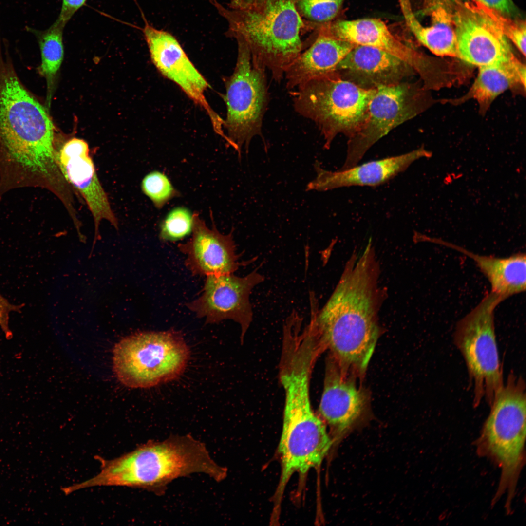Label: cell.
I'll use <instances>...</instances> for the list:
<instances>
[{
  "label": "cell",
  "mask_w": 526,
  "mask_h": 526,
  "mask_svg": "<svg viewBox=\"0 0 526 526\" xmlns=\"http://www.w3.org/2000/svg\"><path fill=\"white\" fill-rule=\"evenodd\" d=\"M0 39V171L14 187L50 188L63 179V144L48 109L22 83Z\"/></svg>",
  "instance_id": "cell-1"
},
{
  "label": "cell",
  "mask_w": 526,
  "mask_h": 526,
  "mask_svg": "<svg viewBox=\"0 0 526 526\" xmlns=\"http://www.w3.org/2000/svg\"><path fill=\"white\" fill-rule=\"evenodd\" d=\"M379 268L374 249L367 246L347 263L325 305L312 301L308 325L328 349L341 371L362 374L379 335L378 313L384 293L378 284Z\"/></svg>",
  "instance_id": "cell-2"
},
{
  "label": "cell",
  "mask_w": 526,
  "mask_h": 526,
  "mask_svg": "<svg viewBox=\"0 0 526 526\" xmlns=\"http://www.w3.org/2000/svg\"><path fill=\"white\" fill-rule=\"evenodd\" d=\"M98 460L101 470L87 480L89 487L124 486L160 495L178 478L199 473L220 482L227 473L211 458L205 445L189 435L150 440L116 458Z\"/></svg>",
  "instance_id": "cell-3"
},
{
  "label": "cell",
  "mask_w": 526,
  "mask_h": 526,
  "mask_svg": "<svg viewBox=\"0 0 526 526\" xmlns=\"http://www.w3.org/2000/svg\"><path fill=\"white\" fill-rule=\"evenodd\" d=\"M211 1L228 23L226 34L242 38L253 63L268 69L275 80H280L302 48L300 34L305 24L296 0H266L252 10L225 8L216 0Z\"/></svg>",
  "instance_id": "cell-4"
},
{
  "label": "cell",
  "mask_w": 526,
  "mask_h": 526,
  "mask_svg": "<svg viewBox=\"0 0 526 526\" xmlns=\"http://www.w3.org/2000/svg\"><path fill=\"white\" fill-rule=\"evenodd\" d=\"M523 379L513 373L495 394L490 411L478 440L480 454L487 456L501 470L495 503L507 495L505 507L509 510L525 460L526 440V386Z\"/></svg>",
  "instance_id": "cell-5"
},
{
  "label": "cell",
  "mask_w": 526,
  "mask_h": 526,
  "mask_svg": "<svg viewBox=\"0 0 526 526\" xmlns=\"http://www.w3.org/2000/svg\"><path fill=\"white\" fill-rule=\"evenodd\" d=\"M282 432L278 446L282 470L275 499L281 501L291 476L303 475L319 466L332 445L325 424L314 412L309 384L301 379L287 382Z\"/></svg>",
  "instance_id": "cell-6"
},
{
  "label": "cell",
  "mask_w": 526,
  "mask_h": 526,
  "mask_svg": "<svg viewBox=\"0 0 526 526\" xmlns=\"http://www.w3.org/2000/svg\"><path fill=\"white\" fill-rule=\"evenodd\" d=\"M376 91L343 79L337 72L312 79L293 93L296 111L315 122L329 149L338 134L353 136L360 128Z\"/></svg>",
  "instance_id": "cell-7"
},
{
  "label": "cell",
  "mask_w": 526,
  "mask_h": 526,
  "mask_svg": "<svg viewBox=\"0 0 526 526\" xmlns=\"http://www.w3.org/2000/svg\"><path fill=\"white\" fill-rule=\"evenodd\" d=\"M189 356V349L178 331L139 332L116 344L113 369L124 385L149 388L178 378Z\"/></svg>",
  "instance_id": "cell-8"
},
{
  "label": "cell",
  "mask_w": 526,
  "mask_h": 526,
  "mask_svg": "<svg viewBox=\"0 0 526 526\" xmlns=\"http://www.w3.org/2000/svg\"><path fill=\"white\" fill-rule=\"evenodd\" d=\"M505 299L490 291L456 325L454 343L465 360L473 386V405L489 406L504 384L497 347L494 311Z\"/></svg>",
  "instance_id": "cell-9"
},
{
  "label": "cell",
  "mask_w": 526,
  "mask_h": 526,
  "mask_svg": "<svg viewBox=\"0 0 526 526\" xmlns=\"http://www.w3.org/2000/svg\"><path fill=\"white\" fill-rule=\"evenodd\" d=\"M238 44L237 62L232 75L225 82L224 97L226 117L223 128L232 146L241 157L244 144L248 152L252 138L262 137V126L267 103L265 69L254 64L246 43L235 38Z\"/></svg>",
  "instance_id": "cell-10"
},
{
  "label": "cell",
  "mask_w": 526,
  "mask_h": 526,
  "mask_svg": "<svg viewBox=\"0 0 526 526\" xmlns=\"http://www.w3.org/2000/svg\"><path fill=\"white\" fill-rule=\"evenodd\" d=\"M421 96L417 87L409 83L378 87L369 103L364 122L348 138L346 157L340 169L357 165L380 138L417 115L422 109Z\"/></svg>",
  "instance_id": "cell-11"
},
{
  "label": "cell",
  "mask_w": 526,
  "mask_h": 526,
  "mask_svg": "<svg viewBox=\"0 0 526 526\" xmlns=\"http://www.w3.org/2000/svg\"><path fill=\"white\" fill-rule=\"evenodd\" d=\"M256 268L246 276L233 274L206 276L200 296L187 304L198 318L207 323L232 319L241 328V340L253 319L250 295L253 288L263 282V276Z\"/></svg>",
  "instance_id": "cell-12"
},
{
  "label": "cell",
  "mask_w": 526,
  "mask_h": 526,
  "mask_svg": "<svg viewBox=\"0 0 526 526\" xmlns=\"http://www.w3.org/2000/svg\"><path fill=\"white\" fill-rule=\"evenodd\" d=\"M142 32L151 60L165 77L174 82L208 116L214 131L223 138L224 120L212 109L205 94L207 81L190 60L178 40L170 33L155 28L143 17Z\"/></svg>",
  "instance_id": "cell-13"
},
{
  "label": "cell",
  "mask_w": 526,
  "mask_h": 526,
  "mask_svg": "<svg viewBox=\"0 0 526 526\" xmlns=\"http://www.w3.org/2000/svg\"><path fill=\"white\" fill-rule=\"evenodd\" d=\"M457 56L479 67L514 56L507 38L476 1L460 4L453 12Z\"/></svg>",
  "instance_id": "cell-14"
},
{
  "label": "cell",
  "mask_w": 526,
  "mask_h": 526,
  "mask_svg": "<svg viewBox=\"0 0 526 526\" xmlns=\"http://www.w3.org/2000/svg\"><path fill=\"white\" fill-rule=\"evenodd\" d=\"M89 151L85 140L71 138L62 144L58 160L65 178L86 204L93 216L95 229L93 249L96 240L101 238L99 233L101 222L106 220L116 229L118 222L100 182Z\"/></svg>",
  "instance_id": "cell-15"
},
{
  "label": "cell",
  "mask_w": 526,
  "mask_h": 526,
  "mask_svg": "<svg viewBox=\"0 0 526 526\" xmlns=\"http://www.w3.org/2000/svg\"><path fill=\"white\" fill-rule=\"evenodd\" d=\"M192 237L179 244V250L186 256L185 265L193 275L233 274L242 263L236 252L232 230L221 234L213 223L210 229L198 213L193 214Z\"/></svg>",
  "instance_id": "cell-16"
},
{
  "label": "cell",
  "mask_w": 526,
  "mask_h": 526,
  "mask_svg": "<svg viewBox=\"0 0 526 526\" xmlns=\"http://www.w3.org/2000/svg\"><path fill=\"white\" fill-rule=\"evenodd\" d=\"M318 27L319 30L336 38L393 55L408 63L424 80L428 77L429 65L425 56L396 38L379 19L332 20Z\"/></svg>",
  "instance_id": "cell-17"
},
{
  "label": "cell",
  "mask_w": 526,
  "mask_h": 526,
  "mask_svg": "<svg viewBox=\"0 0 526 526\" xmlns=\"http://www.w3.org/2000/svg\"><path fill=\"white\" fill-rule=\"evenodd\" d=\"M432 156V152L422 147L401 155L357 164L335 171L322 169L319 163L316 161L314 168L317 175L307 184L306 191H325L351 186H379L405 171L415 160Z\"/></svg>",
  "instance_id": "cell-18"
},
{
  "label": "cell",
  "mask_w": 526,
  "mask_h": 526,
  "mask_svg": "<svg viewBox=\"0 0 526 526\" xmlns=\"http://www.w3.org/2000/svg\"><path fill=\"white\" fill-rule=\"evenodd\" d=\"M366 390L358 388L330 357L326 365L323 391L320 401V418L333 431L342 432L363 415L369 405Z\"/></svg>",
  "instance_id": "cell-19"
},
{
  "label": "cell",
  "mask_w": 526,
  "mask_h": 526,
  "mask_svg": "<svg viewBox=\"0 0 526 526\" xmlns=\"http://www.w3.org/2000/svg\"><path fill=\"white\" fill-rule=\"evenodd\" d=\"M413 69L388 52L356 45L340 61L336 72L344 79L367 89L397 84Z\"/></svg>",
  "instance_id": "cell-20"
},
{
  "label": "cell",
  "mask_w": 526,
  "mask_h": 526,
  "mask_svg": "<svg viewBox=\"0 0 526 526\" xmlns=\"http://www.w3.org/2000/svg\"><path fill=\"white\" fill-rule=\"evenodd\" d=\"M356 45L319 30L311 46L301 53L285 71L288 89L336 72L340 61Z\"/></svg>",
  "instance_id": "cell-21"
},
{
  "label": "cell",
  "mask_w": 526,
  "mask_h": 526,
  "mask_svg": "<svg viewBox=\"0 0 526 526\" xmlns=\"http://www.w3.org/2000/svg\"><path fill=\"white\" fill-rule=\"evenodd\" d=\"M398 1L406 24L423 45L438 56H457L453 12L445 2H433L430 24L423 25L413 12L410 0Z\"/></svg>",
  "instance_id": "cell-22"
},
{
  "label": "cell",
  "mask_w": 526,
  "mask_h": 526,
  "mask_svg": "<svg viewBox=\"0 0 526 526\" xmlns=\"http://www.w3.org/2000/svg\"><path fill=\"white\" fill-rule=\"evenodd\" d=\"M431 241L453 249L471 259L489 281L491 291L505 300L525 291V253H518L507 257L499 258L474 254L461 246L438 239H432Z\"/></svg>",
  "instance_id": "cell-23"
},
{
  "label": "cell",
  "mask_w": 526,
  "mask_h": 526,
  "mask_svg": "<svg viewBox=\"0 0 526 526\" xmlns=\"http://www.w3.org/2000/svg\"><path fill=\"white\" fill-rule=\"evenodd\" d=\"M479 68L468 97L475 99L483 110L512 87L518 84L525 89L526 67L515 56L506 61Z\"/></svg>",
  "instance_id": "cell-24"
},
{
  "label": "cell",
  "mask_w": 526,
  "mask_h": 526,
  "mask_svg": "<svg viewBox=\"0 0 526 526\" xmlns=\"http://www.w3.org/2000/svg\"><path fill=\"white\" fill-rule=\"evenodd\" d=\"M65 24L58 19L47 29L41 30L26 27L36 38L40 49L41 63L38 71L46 80L45 106L49 110L55 89L56 79L64 56L63 31Z\"/></svg>",
  "instance_id": "cell-25"
},
{
  "label": "cell",
  "mask_w": 526,
  "mask_h": 526,
  "mask_svg": "<svg viewBox=\"0 0 526 526\" xmlns=\"http://www.w3.org/2000/svg\"><path fill=\"white\" fill-rule=\"evenodd\" d=\"M193 214L187 208L177 207L172 209L162 222L159 237L164 241L175 242L192 233Z\"/></svg>",
  "instance_id": "cell-26"
},
{
  "label": "cell",
  "mask_w": 526,
  "mask_h": 526,
  "mask_svg": "<svg viewBox=\"0 0 526 526\" xmlns=\"http://www.w3.org/2000/svg\"><path fill=\"white\" fill-rule=\"evenodd\" d=\"M344 0H296L300 15L317 26L333 20Z\"/></svg>",
  "instance_id": "cell-27"
},
{
  "label": "cell",
  "mask_w": 526,
  "mask_h": 526,
  "mask_svg": "<svg viewBox=\"0 0 526 526\" xmlns=\"http://www.w3.org/2000/svg\"><path fill=\"white\" fill-rule=\"evenodd\" d=\"M141 189L157 208H162L170 199L179 195L167 176L158 171L150 172L144 177Z\"/></svg>",
  "instance_id": "cell-28"
},
{
  "label": "cell",
  "mask_w": 526,
  "mask_h": 526,
  "mask_svg": "<svg viewBox=\"0 0 526 526\" xmlns=\"http://www.w3.org/2000/svg\"><path fill=\"white\" fill-rule=\"evenodd\" d=\"M480 9L496 24L501 31L526 55V23L507 18L504 14L477 1Z\"/></svg>",
  "instance_id": "cell-29"
},
{
  "label": "cell",
  "mask_w": 526,
  "mask_h": 526,
  "mask_svg": "<svg viewBox=\"0 0 526 526\" xmlns=\"http://www.w3.org/2000/svg\"><path fill=\"white\" fill-rule=\"evenodd\" d=\"M23 305H16L10 302L0 293V327L7 339L12 337V332L9 327L10 313L20 312Z\"/></svg>",
  "instance_id": "cell-30"
},
{
  "label": "cell",
  "mask_w": 526,
  "mask_h": 526,
  "mask_svg": "<svg viewBox=\"0 0 526 526\" xmlns=\"http://www.w3.org/2000/svg\"><path fill=\"white\" fill-rule=\"evenodd\" d=\"M87 0H62L57 19L66 25L75 13L86 3Z\"/></svg>",
  "instance_id": "cell-31"
},
{
  "label": "cell",
  "mask_w": 526,
  "mask_h": 526,
  "mask_svg": "<svg viewBox=\"0 0 526 526\" xmlns=\"http://www.w3.org/2000/svg\"><path fill=\"white\" fill-rule=\"evenodd\" d=\"M478 2L502 14H510L514 10L512 0H478Z\"/></svg>",
  "instance_id": "cell-32"
},
{
  "label": "cell",
  "mask_w": 526,
  "mask_h": 526,
  "mask_svg": "<svg viewBox=\"0 0 526 526\" xmlns=\"http://www.w3.org/2000/svg\"><path fill=\"white\" fill-rule=\"evenodd\" d=\"M228 8L234 10H252L264 4L266 0H228Z\"/></svg>",
  "instance_id": "cell-33"
},
{
  "label": "cell",
  "mask_w": 526,
  "mask_h": 526,
  "mask_svg": "<svg viewBox=\"0 0 526 526\" xmlns=\"http://www.w3.org/2000/svg\"><path fill=\"white\" fill-rule=\"evenodd\" d=\"M471 0L478 1V0Z\"/></svg>",
  "instance_id": "cell-34"
}]
</instances>
